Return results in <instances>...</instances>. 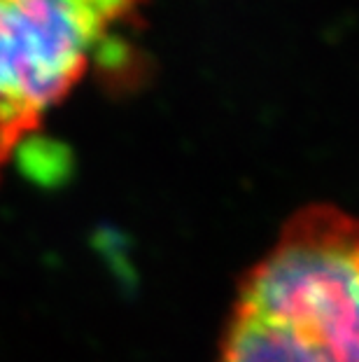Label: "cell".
I'll use <instances>...</instances> for the list:
<instances>
[{"instance_id": "6da1fadb", "label": "cell", "mask_w": 359, "mask_h": 362, "mask_svg": "<svg viewBox=\"0 0 359 362\" xmlns=\"http://www.w3.org/2000/svg\"><path fill=\"white\" fill-rule=\"evenodd\" d=\"M217 362H359V220L292 215L241 281Z\"/></svg>"}, {"instance_id": "7a4b0ae2", "label": "cell", "mask_w": 359, "mask_h": 362, "mask_svg": "<svg viewBox=\"0 0 359 362\" xmlns=\"http://www.w3.org/2000/svg\"><path fill=\"white\" fill-rule=\"evenodd\" d=\"M135 0H0V166L71 94Z\"/></svg>"}]
</instances>
